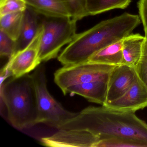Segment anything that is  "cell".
Listing matches in <instances>:
<instances>
[{"label":"cell","instance_id":"1","mask_svg":"<svg viewBox=\"0 0 147 147\" xmlns=\"http://www.w3.org/2000/svg\"><path fill=\"white\" fill-rule=\"evenodd\" d=\"M59 129L81 130L100 137L123 138L147 143V123L135 113L105 106H90L62 125Z\"/></svg>","mask_w":147,"mask_h":147},{"label":"cell","instance_id":"2","mask_svg":"<svg viewBox=\"0 0 147 147\" xmlns=\"http://www.w3.org/2000/svg\"><path fill=\"white\" fill-rule=\"evenodd\" d=\"M141 23L139 16L127 13L101 21L76 34L59 55L58 60L63 66L88 61L98 51L131 34Z\"/></svg>","mask_w":147,"mask_h":147},{"label":"cell","instance_id":"3","mask_svg":"<svg viewBox=\"0 0 147 147\" xmlns=\"http://www.w3.org/2000/svg\"><path fill=\"white\" fill-rule=\"evenodd\" d=\"M1 97L7 111L11 123L18 129L37 124L36 90L31 75L11 77L1 85Z\"/></svg>","mask_w":147,"mask_h":147},{"label":"cell","instance_id":"4","mask_svg":"<svg viewBox=\"0 0 147 147\" xmlns=\"http://www.w3.org/2000/svg\"><path fill=\"white\" fill-rule=\"evenodd\" d=\"M42 28L39 48L41 62L57 57L63 47L69 44L76 35L77 20L69 17L40 15Z\"/></svg>","mask_w":147,"mask_h":147},{"label":"cell","instance_id":"5","mask_svg":"<svg viewBox=\"0 0 147 147\" xmlns=\"http://www.w3.org/2000/svg\"><path fill=\"white\" fill-rule=\"evenodd\" d=\"M31 75L36 97L37 124L44 123L58 129L78 114L66 110L50 93L44 65L38 66Z\"/></svg>","mask_w":147,"mask_h":147},{"label":"cell","instance_id":"6","mask_svg":"<svg viewBox=\"0 0 147 147\" xmlns=\"http://www.w3.org/2000/svg\"><path fill=\"white\" fill-rule=\"evenodd\" d=\"M115 67L89 61L63 66L54 74V81L64 93L73 86L108 79Z\"/></svg>","mask_w":147,"mask_h":147},{"label":"cell","instance_id":"7","mask_svg":"<svg viewBox=\"0 0 147 147\" xmlns=\"http://www.w3.org/2000/svg\"><path fill=\"white\" fill-rule=\"evenodd\" d=\"M42 28L41 27L31 42L26 48L19 51L9 58L6 65L11 77H20L29 74L40 65L39 48Z\"/></svg>","mask_w":147,"mask_h":147},{"label":"cell","instance_id":"8","mask_svg":"<svg viewBox=\"0 0 147 147\" xmlns=\"http://www.w3.org/2000/svg\"><path fill=\"white\" fill-rule=\"evenodd\" d=\"M100 137L81 130L59 129L49 136L41 138L42 144L52 147H96Z\"/></svg>","mask_w":147,"mask_h":147},{"label":"cell","instance_id":"9","mask_svg":"<svg viewBox=\"0 0 147 147\" xmlns=\"http://www.w3.org/2000/svg\"><path fill=\"white\" fill-rule=\"evenodd\" d=\"M103 106L117 111L135 113L147 107V88L138 76L123 95Z\"/></svg>","mask_w":147,"mask_h":147},{"label":"cell","instance_id":"10","mask_svg":"<svg viewBox=\"0 0 147 147\" xmlns=\"http://www.w3.org/2000/svg\"><path fill=\"white\" fill-rule=\"evenodd\" d=\"M137 78L135 68L125 64L115 67L109 75L105 105L121 97Z\"/></svg>","mask_w":147,"mask_h":147},{"label":"cell","instance_id":"11","mask_svg":"<svg viewBox=\"0 0 147 147\" xmlns=\"http://www.w3.org/2000/svg\"><path fill=\"white\" fill-rule=\"evenodd\" d=\"M108 80V78L74 85L68 88L63 94H78L88 101L104 105L106 101Z\"/></svg>","mask_w":147,"mask_h":147},{"label":"cell","instance_id":"12","mask_svg":"<svg viewBox=\"0 0 147 147\" xmlns=\"http://www.w3.org/2000/svg\"><path fill=\"white\" fill-rule=\"evenodd\" d=\"M40 27L39 14L32 8L27 6L24 11L23 25L20 35L16 41L14 54L19 51L24 49L30 44Z\"/></svg>","mask_w":147,"mask_h":147},{"label":"cell","instance_id":"13","mask_svg":"<svg viewBox=\"0 0 147 147\" xmlns=\"http://www.w3.org/2000/svg\"><path fill=\"white\" fill-rule=\"evenodd\" d=\"M145 37L138 33L130 34L123 39V64L136 68L143 49Z\"/></svg>","mask_w":147,"mask_h":147},{"label":"cell","instance_id":"14","mask_svg":"<svg viewBox=\"0 0 147 147\" xmlns=\"http://www.w3.org/2000/svg\"><path fill=\"white\" fill-rule=\"evenodd\" d=\"M27 6L40 15L71 18L64 0H24Z\"/></svg>","mask_w":147,"mask_h":147},{"label":"cell","instance_id":"15","mask_svg":"<svg viewBox=\"0 0 147 147\" xmlns=\"http://www.w3.org/2000/svg\"><path fill=\"white\" fill-rule=\"evenodd\" d=\"M88 61L113 66L123 64V39L98 51Z\"/></svg>","mask_w":147,"mask_h":147},{"label":"cell","instance_id":"16","mask_svg":"<svg viewBox=\"0 0 147 147\" xmlns=\"http://www.w3.org/2000/svg\"><path fill=\"white\" fill-rule=\"evenodd\" d=\"M132 0H86V9L88 16H94L115 9H123Z\"/></svg>","mask_w":147,"mask_h":147},{"label":"cell","instance_id":"17","mask_svg":"<svg viewBox=\"0 0 147 147\" xmlns=\"http://www.w3.org/2000/svg\"><path fill=\"white\" fill-rule=\"evenodd\" d=\"M24 12H17L0 17V30L17 41L23 25Z\"/></svg>","mask_w":147,"mask_h":147},{"label":"cell","instance_id":"18","mask_svg":"<svg viewBox=\"0 0 147 147\" xmlns=\"http://www.w3.org/2000/svg\"><path fill=\"white\" fill-rule=\"evenodd\" d=\"M96 147H147V143L123 138H106L100 139Z\"/></svg>","mask_w":147,"mask_h":147},{"label":"cell","instance_id":"19","mask_svg":"<svg viewBox=\"0 0 147 147\" xmlns=\"http://www.w3.org/2000/svg\"><path fill=\"white\" fill-rule=\"evenodd\" d=\"M24 0H1L0 17L17 12H24L27 8Z\"/></svg>","mask_w":147,"mask_h":147},{"label":"cell","instance_id":"20","mask_svg":"<svg viewBox=\"0 0 147 147\" xmlns=\"http://www.w3.org/2000/svg\"><path fill=\"white\" fill-rule=\"evenodd\" d=\"M69 10L71 18L80 20L88 16L86 9V0H64Z\"/></svg>","mask_w":147,"mask_h":147},{"label":"cell","instance_id":"21","mask_svg":"<svg viewBox=\"0 0 147 147\" xmlns=\"http://www.w3.org/2000/svg\"><path fill=\"white\" fill-rule=\"evenodd\" d=\"M16 41L0 30V56L10 58L15 53Z\"/></svg>","mask_w":147,"mask_h":147},{"label":"cell","instance_id":"22","mask_svg":"<svg viewBox=\"0 0 147 147\" xmlns=\"http://www.w3.org/2000/svg\"><path fill=\"white\" fill-rule=\"evenodd\" d=\"M145 40L141 60L135 68L138 78L147 88V34L145 35Z\"/></svg>","mask_w":147,"mask_h":147},{"label":"cell","instance_id":"23","mask_svg":"<svg viewBox=\"0 0 147 147\" xmlns=\"http://www.w3.org/2000/svg\"><path fill=\"white\" fill-rule=\"evenodd\" d=\"M137 4L139 16L146 35L147 34V0H139Z\"/></svg>","mask_w":147,"mask_h":147}]
</instances>
